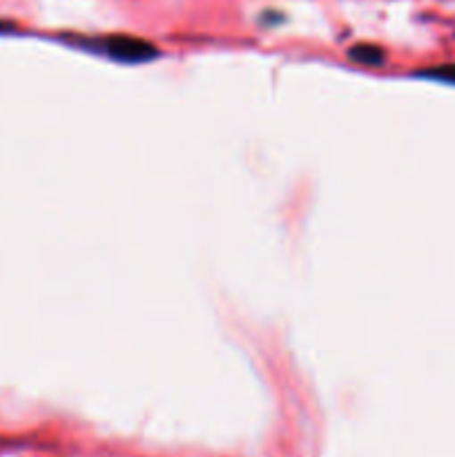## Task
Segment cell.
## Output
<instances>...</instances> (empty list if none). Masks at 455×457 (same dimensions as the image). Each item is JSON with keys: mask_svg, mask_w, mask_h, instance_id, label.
<instances>
[{"mask_svg": "<svg viewBox=\"0 0 455 457\" xmlns=\"http://www.w3.org/2000/svg\"><path fill=\"white\" fill-rule=\"evenodd\" d=\"M105 52L112 58L123 62H143L154 58L156 47L143 38H134V36H110L105 40Z\"/></svg>", "mask_w": 455, "mask_h": 457, "instance_id": "6da1fadb", "label": "cell"}, {"mask_svg": "<svg viewBox=\"0 0 455 457\" xmlns=\"http://www.w3.org/2000/svg\"><path fill=\"white\" fill-rule=\"evenodd\" d=\"M351 58H355L357 62H364V65H379L384 61V54L375 45H355L351 49Z\"/></svg>", "mask_w": 455, "mask_h": 457, "instance_id": "7a4b0ae2", "label": "cell"}, {"mask_svg": "<svg viewBox=\"0 0 455 457\" xmlns=\"http://www.w3.org/2000/svg\"><path fill=\"white\" fill-rule=\"evenodd\" d=\"M422 76H428V79L444 80V83H453V85H455V65H440V67H433V70L422 71Z\"/></svg>", "mask_w": 455, "mask_h": 457, "instance_id": "3957f363", "label": "cell"}, {"mask_svg": "<svg viewBox=\"0 0 455 457\" xmlns=\"http://www.w3.org/2000/svg\"><path fill=\"white\" fill-rule=\"evenodd\" d=\"M7 29V25H4V22H0V31H4Z\"/></svg>", "mask_w": 455, "mask_h": 457, "instance_id": "277c9868", "label": "cell"}]
</instances>
